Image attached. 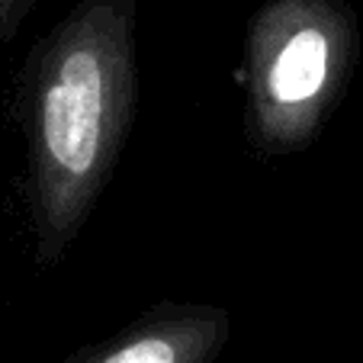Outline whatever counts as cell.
<instances>
[{
  "label": "cell",
  "instance_id": "6da1fadb",
  "mask_svg": "<svg viewBox=\"0 0 363 363\" xmlns=\"http://www.w3.org/2000/svg\"><path fill=\"white\" fill-rule=\"evenodd\" d=\"M135 4L81 0L23 71L26 190L42 264H55L84 228L132 129Z\"/></svg>",
  "mask_w": 363,
  "mask_h": 363
},
{
  "label": "cell",
  "instance_id": "7a4b0ae2",
  "mask_svg": "<svg viewBox=\"0 0 363 363\" xmlns=\"http://www.w3.org/2000/svg\"><path fill=\"white\" fill-rule=\"evenodd\" d=\"M357 55L347 0H267L247 23L245 125L264 155L315 142Z\"/></svg>",
  "mask_w": 363,
  "mask_h": 363
},
{
  "label": "cell",
  "instance_id": "3957f363",
  "mask_svg": "<svg viewBox=\"0 0 363 363\" xmlns=\"http://www.w3.org/2000/svg\"><path fill=\"white\" fill-rule=\"evenodd\" d=\"M228 341V315L216 306H171L151 312L113 341L71 363H213Z\"/></svg>",
  "mask_w": 363,
  "mask_h": 363
},
{
  "label": "cell",
  "instance_id": "277c9868",
  "mask_svg": "<svg viewBox=\"0 0 363 363\" xmlns=\"http://www.w3.org/2000/svg\"><path fill=\"white\" fill-rule=\"evenodd\" d=\"M35 0H0V42H10L20 26L26 23V16L33 13Z\"/></svg>",
  "mask_w": 363,
  "mask_h": 363
}]
</instances>
